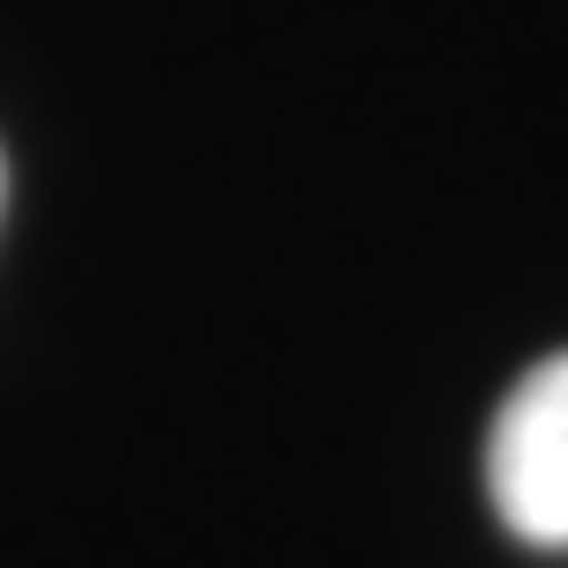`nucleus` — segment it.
<instances>
[{
    "label": "nucleus",
    "instance_id": "f257e3e1",
    "mask_svg": "<svg viewBox=\"0 0 568 568\" xmlns=\"http://www.w3.org/2000/svg\"><path fill=\"white\" fill-rule=\"evenodd\" d=\"M487 495L525 547H568V347L503 399L487 428Z\"/></svg>",
    "mask_w": 568,
    "mask_h": 568
},
{
    "label": "nucleus",
    "instance_id": "f03ea898",
    "mask_svg": "<svg viewBox=\"0 0 568 568\" xmlns=\"http://www.w3.org/2000/svg\"><path fill=\"white\" fill-rule=\"evenodd\" d=\"M0 207H8V163H0Z\"/></svg>",
    "mask_w": 568,
    "mask_h": 568
}]
</instances>
